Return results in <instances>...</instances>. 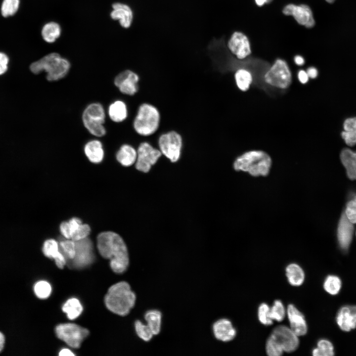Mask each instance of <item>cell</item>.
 I'll return each instance as SVG.
<instances>
[{"mask_svg":"<svg viewBox=\"0 0 356 356\" xmlns=\"http://www.w3.org/2000/svg\"><path fill=\"white\" fill-rule=\"evenodd\" d=\"M317 345V347L312 352L313 356H332L334 355L333 346L328 340H320Z\"/></svg>","mask_w":356,"mask_h":356,"instance_id":"obj_33","label":"cell"},{"mask_svg":"<svg viewBox=\"0 0 356 356\" xmlns=\"http://www.w3.org/2000/svg\"><path fill=\"white\" fill-rule=\"evenodd\" d=\"M236 86L242 91H247L252 84L253 78L251 72L245 68H239L234 73Z\"/></svg>","mask_w":356,"mask_h":356,"instance_id":"obj_29","label":"cell"},{"mask_svg":"<svg viewBox=\"0 0 356 356\" xmlns=\"http://www.w3.org/2000/svg\"><path fill=\"white\" fill-rule=\"evenodd\" d=\"M266 351L269 356H280L284 352L280 345L270 335L266 342Z\"/></svg>","mask_w":356,"mask_h":356,"instance_id":"obj_40","label":"cell"},{"mask_svg":"<svg viewBox=\"0 0 356 356\" xmlns=\"http://www.w3.org/2000/svg\"><path fill=\"white\" fill-rule=\"evenodd\" d=\"M162 155L159 149L153 147L148 142H142L137 149L136 169L144 173L148 172Z\"/></svg>","mask_w":356,"mask_h":356,"instance_id":"obj_11","label":"cell"},{"mask_svg":"<svg viewBox=\"0 0 356 356\" xmlns=\"http://www.w3.org/2000/svg\"><path fill=\"white\" fill-rule=\"evenodd\" d=\"M212 329L215 337L223 342L232 340L236 335L235 328L231 322L226 318H221L215 322Z\"/></svg>","mask_w":356,"mask_h":356,"instance_id":"obj_18","label":"cell"},{"mask_svg":"<svg viewBox=\"0 0 356 356\" xmlns=\"http://www.w3.org/2000/svg\"><path fill=\"white\" fill-rule=\"evenodd\" d=\"M273 0H254L255 4L259 7H262L266 4H269Z\"/></svg>","mask_w":356,"mask_h":356,"instance_id":"obj_49","label":"cell"},{"mask_svg":"<svg viewBox=\"0 0 356 356\" xmlns=\"http://www.w3.org/2000/svg\"><path fill=\"white\" fill-rule=\"evenodd\" d=\"M265 83L275 88L286 89L292 82V75L286 61L277 58L264 75Z\"/></svg>","mask_w":356,"mask_h":356,"instance_id":"obj_6","label":"cell"},{"mask_svg":"<svg viewBox=\"0 0 356 356\" xmlns=\"http://www.w3.org/2000/svg\"><path fill=\"white\" fill-rule=\"evenodd\" d=\"M82 222L78 218H73L68 222H63L60 225V231L66 238L71 239Z\"/></svg>","mask_w":356,"mask_h":356,"instance_id":"obj_32","label":"cell"},{"mask_svg":"<svg viewBox=\"0 0 356 356\" xmlns=\"http://www.w3.org/2000/svg\"><path fill=\"white\" fill-rule=\"evenodd\" d=\"M19 5V0H3L1 12L3 17L14 15L17 11Z\"/></svg>","mask_w":356,"mask_h":356,"instance_id":"obj_41","label":"cell"},{"mask_svg":"<svg viewBox=\"0 0 356 356\" xmlns=\"http://www.w3.org/2000/svg\"><path fill=\"white\" fill-rule=\"evenodd\" d=\"M226 47L239 60H243L252 53L251 43L248 36L241 31L234 32L227 41Z\"/></svg>","mask_w":356,"mask_h":356,"instance_id":"obj_12","label":"cell"},{"mask_svg":"<svg viewBox=\"0 0 356 356\" xmlns=\"http://www.w3.org/2000/svg\"><path fill=\"white\" fill-rule=\"evenodd\" d=\"M76 254L72 260V266L76 269L87 267L94 260L93 244L88 238L75 241Z\"/></svg>","mask_w":356,"mask_h":356,"instance_id":"obj_13","label":"cell"},{"mask_svg":"<svg viewBox=\"0 0 356 356\" xmlns=\"http://www.w3.org/2000/svg\"><path fill=\"white\" fill-rule=\"evenodd\" d=\"M85 153L89 160L93 163L101 162L104 157V150L101 142L96 139L88 142L84 147Z\"/></svg>","mask_w":356,"mask_h":356,"instance_id":"obj_23","label":"cell"},{"mask_svg":"<svg viewBox=\"0 0 356 356\" xmlns=\"http://www.w3.org/2000/svg\"><path fill=\"white\" fill-rule=\"evenodd\" d=\"M354 231L353 223L347 219L344 212L343 213L338 224L337 237L340 248L344 251L348 250L350 246Z\"/></svg>","mask_w":356,"mask_h":356,"instance_id":"obj_16","label":"cell"},{"mask_svg":"<svg viewBox=\"0 0 356 356\" xmlns=\"http://www.w3.org/2000/svg\"><path fill=\"white\" fill-rule=\"evenodd\" d=\"M286 313L285 307L280 300H275L271 307H270V316L273 320L278 322L282 321Z\"/></svg>","mask_w":356,"mask_h":356,"instance_id":"obj_35","label":"cell"},{"mask_svg":"<svg viewBox=\"0 0 356 356\" xmlns=\"http://www.w3.org/2000/svg\"><path fill=\"white\" fill-rule=\"evenodd\" d=\"M270 336L280 345L284 352L292 353L297 350L299 345L298 336L289 327L281 325L276 326Z\"/></svg>","mask_w":356,"mask_h":356,"instance_id":"obj_14","label":"cell"},{"mask_svg":"<svg viewBox=\"0 0 356 356\" xmlns=\"http://www.w3.org/2000/svg\"><path fill=\"white\" fill-rule=\"evenodd\" d=\"M90 228L87 224L82 223L72 238L74 241H79L87 238L89 234Z\"/></svg>","mask_w":356,"mask_h":356,"instance_id":"obj_43","label":"cell"},{"mask_svg":"<svg viewBox=\"0 0 356 356\" xmlns=\"http://www.w3.org/2000/svg\"><path fill=\"white\" fill-rule=\"evenodd\" d=\"M61 28L58 24L50 22L45 24L42 30L44 40L47 43H52L60 36Z\"/></svg>","mask_w":356,"mask_h":356,"instance_id":"obj_31","label":"cell"},{"mask_svg":"<svg viewBox=\"0 0 356 356\" xmlns=\"http://www.w3.org/2000/svg\"><path fill=\"white\" fill-rule=\"evenodd\" d=\"M112 8L111 17L119 20L122 27L129 28L133 20V12L131 7L127 4L117 2L112 5Z\"/></svg>","mask_w":356,"mask_h":356,"instance_id":"obj_20","label":"cell"},{"mask_svg":"<svg viewBox=\"0 0 356 356\" xmlns=\"http://www.w3.org/2000/svg\"><path fill=\"white\" fill-rule=\"evenodd\" d=\"M8 58L4 53L0 52V75L4 73L7 69Z\"/></svg>","mask_w":356,"mask_h":356,"instance_id":"obj_44","label":"cell"},{"mask_svg":"<svg viewBox=\"0 0 356 356\" xmlns=\"http://www.w3.org/2000/svg\"><path fill=\"white\" fill-rule=\"evenodd\" d=\"M285 271L287 280L291 285L298 286L303 283L305 272L299 265L295 263L288 265L286 267Z\"/></svg>","mask_w":356,"mask_h":356,"instance_id":"obj_27","label":"cell"},{"mask_svg":"<svg viewBox=\"0 0 356 356\" xmlns=\"http://www.w3.org/2000/svg\"><path fill=\"white\" fill-rule=\"evenodd\" d=\"M60 356H74L75 354L68 349H63L59 353Z\"/></svg>","mask_w":356,"mask_h":356,"instance_id":"obj_48","label":"cell"},{"mask_svg":"<svg viewBox=\"0 0 356 356\" xmlns=\"http://www.w3.org/2000/svg\"><path fill=\"white\" fill-rule=\"evenodd\" d=\"M182 144V136L174 130L162 134L158 139L161 152L172 162H176L179 160Z\"/></svg>","mask_w":356,"mask_h":356,"instance_id":"obj_8","label":"cell"},{"mask_svg":"<svg viewBox=\"0 0 356 356\" xmlns=\"http://www.w3.org/2000/svg\"><path fill=\"white\" fill-rule=\"evenodd\" d=\"M161 114L154 105L147 102L141 104L133 122V128L139 135L147 137L154 134L159 129Z\"/></svg>","mask_w":356,"mask_h":356,"instance_id":"obj_5","label":"cell"},{"mask_svg":"<svg viewBox=\"0 0 356 356\" xmlns=\"http://www.w3.org/2000/svg\"><path fill=\"white\" fill-rule=\"evenodd\" d=\"M136 300L130 284L120 281L110 286L104 297L105 305L110 312L120 316L128 314Z\"/></svg>","mask_w":356,"mask_h":356,"instance_id":"obj_2","label":"cell"},{"mask_svg":"<svg viewBox=\"0 0 356 356\" xmlns=\"http://www.w3.org/2000/svg\"><path fill=\"white\" fill-rule=\"evenodd\" d=\"M30 68L35 74L44 71L48 81H55L64 78L67 74L70 68V63L59 54L53 52L32 63Z\"/></svg>","mask_w":356,"mask_h":356,"instance_id":"obj_4","label":"cell"},{"mask_svg":"<svg viewBox=\"0 0 356 356\" xmlns=\"http://www.w3.org/2000/svg\"><path fill=\"white\" fill-rule=\"evenodd\" d=\"M62 311L70 320L78 317L82 313L83 307L80 301L75 298L67 300L62 307Z\"/></svg>","mask_w":356,"mask_h":356,"instance_id":"obj_30","label":"cell"},{"mask_svg":"<svg viewBox=\"0 0 356 356\" xmlns=\"http://www.w3.org/2000/svg\"><path fill=\"white\" fill-rule=\"evenodd\" d=\"M5 342L4 336L2 333L0 332V352L3 348Z\"/></svg>","mask_w":356,"mask_h":356,"instance_id":"obj_50","label":"cell"},{"mask_svg":"<svg viewBox=\"0 0 356 356\" xmlns=\"http://www.w3.org/2000/svg\"><path fill=\"white\" fill-rule=\"evenodd\" d=\"M139 81V76L136 73L126 70L116 76L114 84L122 93L134 95L138 90Z\"/></svg>","mask_w":356,"mask_h":356,"instance_id":"obj_15","label":"cell"},{"mask_svg":"<svg viewBox=\"0 0 356 356\" xmlns=\"http://www.w3.org/2000/svg\"><path fill=\"white\" fill-rule=\"evenodd\" d=\"M294 61L299 66H303L305 63L304 58L301 55H296L294 57Z\"/></svg>","mask_w":356,"mask_h":356,"instance_id":"obj_47","label":"cell"},{"mask_svg":"<svg viewBox=\"0 0 356 356\" xmlns=\"http://www.w3.org/2000/svg\"><path fill=\"white\" fill-rule=\"evenodd\" d=\"M306 71L310 79H314L318 76V70L315 67L313 66H311L308 67Z\"/></svg>","mask_w":356,"mask_h":356,"instance_id":"obj_46","label":"cell"},{"mask_svg":"<svg viewBox=\"0 0 356 356\" xmlns=\"http://www.w3.org/2000/svg\"><path fill=\"white\" fill-rule=\"evenodd\" d=\"M297 77L299 81L302 84H306L309 81V77L306 70L301 69L297 74Z\"/></svg>","mask_w":356,"mask_h":356,"instance_id":"obj_45","label":"cell"},{"mask_svg":"<svg viewBox=\"0 0 356 356\" xmlns=\"http://www.w3.org/2000/svg\"><path fill=\"white\" fill-rule=\"evenodd\" d=\"M282 13L292 17L299 25L307 28H313L315 21L311 7L305 3H288L283 7Z\"/></svg>","mask_w":356,"mask_h":356,"instance_id":"obj_10","label":"cell"},{"mask_svg":"<svg viewBox=\"0 0 356 356\" xmlns=\"http://www.w3.org/2000/svg\"><path fill=\"white\" fill-rule=\"evenodd\" d=\"M343 131L341 136L345 143L349 146L356 144V117L346 119L343 124Z\"/></svg>","mask_w":356,"mask_h":356,"instance_id":"obj_24","label":"cell"},{"mask_svg":"<svg viewBox=\"0 0 356 356\" xmlns=\"http://www.w3.org/2000/svg\"><path fill=\"white\" fill-rule=\"evenodd\" d=\"M286 313L291 329L298 337L306 335L308 326L304 314L293 304L288 305Z\"/></svg>","mask_w":356,"mask_h":356,"instance_id":"obj_17","label":"cell"},{"mask_svg":"<svg viewBox=\"0 0 356 356\" xmlns=\"http://www.w3.org/2000/svg\"><path fill=\"white\" fill-rule=\"evenodd\" d=\"M258 316L260 322L265 325H270L273 323V320L270 316V307L265 303H262L259 306Z\"/></svg>","mask_w":356,"mask_h":356,"instance_id":"obj_39","label":"cell"},{"mask_svg":"<svg viewBox=\"0 0 356 356\" xmlns=\"http://www.w3.org/2000/svg\"><path fill=\"white\" fill-rule=\"evenodd\" d=\"M336 322L343 331H349L356 327V306H345L339 311Z\"/></svg>","mask_w":356,"mask_h":356,"instance_id":"obj_19","label":"cell"},{"mask_svg":"<svg viewBox=\"0 0 356 356\" xmlns=\"http://www.w3.org/2000/svg\"><path fill=\"white\" fill-rule=\"evenodd\" d=\"M272 160L270 156L263 150L247 151L234 161V169L249 173L251 176H266L269 173Z\"/></svg>","mask_w":356,"mask_h":356,"instance_id":"obj_3","label":"cell"},{"mask_svg":"<svg viewBox=\"0 0 356 356\" xmlns=\"http://www.w3.org/2000/svg\"><path fill=\"white\" fill-rule=\"evenodd\" d=\"M97 248L100 255L110 260L112 270L116 273L125 272L129 265L126 245L122 238L112 231H104L97 237Z\"/></svg>","mask_w":356,"mask_h":356,"instance_id":"obj_1","label":"cell"},{"mask_svg":"<svg viewBox=\"0 0 356 356\" xmlns=\"http://www.w3.org/2000/svg\"><path fill=\"white\" fill-rule=\"evenodd\" d=\"M324 290L329 294L336 295L338 294L341 287L340 279L335 275H329L325 279L323 283Z\"/></svg>","mask_w":356,"mask_h":356,"instance_id":"obj_34","label":"cell"},{"mask_svg":"<svg viewBox=\"0 0 356 356\" xmlns=\"http://www.w3.org/2000/svg\"><path fill=\"white\" fill-rule=\"evenodd\" d=\"M105 113L102 105L99 103H92L84 110L82 120L85 127L92 135L101 137L106 134L103 125Z\"/></svg>","mask_w":356,"mask_h":356,"instance_id":"obj_7","label":"cell"},{"mask_svg":"<svg viewBox=\"0 0 356 356\" xmlns=\"http://www.w3.org/2000/svg\"><path fill=\"white\" fill-rule=\"evenodd\" d=\"M340 157L348 178L356 180V151L344 148L340 152Z\"/></svg>","mask_w":356,"mask_h":356,"instance_id":"obj_22","label":"cell"},{"mask_svg":"<svg viewBox=\"0 0 356 356\" xmlns=\"http://www.w3.org/2000/svg\"><path fill=\"white\" fill-rule=\"evenodd\" d=\"M55 332L59 339L74 349L79 348L89 333L87 328L72 323L57 325L55 327Z\"/></svg>","mask_w":356,"mask_h":356,"instance_id":"obj_9","label":"cell"},{"mask_svg":"<svg viewBox=\"0 0 356 356\" xmlns=\"http://www.w3.org/2000/svg\"><path fill=\"white\" fill-rule=\"evenodd\" d=\"M146 324L149 326L154 335L159 334L161 329L162 314L157 310L147 311L144 315Z\"/></svg>","mask_w":356,"mask_h":356,"instance_id":"obj_28","label":"cell"},{"mask_svg":"<svg viewBox=\"0 0 356 356\" xmlns=\"http://www.w3.org/2000/svg\"><path fill=\"white\" fill-rule=\"evenodd\" d=\"M108 115L110 118L114 122H123L128 117L126 104L122 100L114 101L109 106Z\"/></svg>","mask_w":356,"mask_h":356,"instance_id":"obj_26","label":"cell"},{"mask_svg":"<svg viewBox=\"0 0 356 356\" xmlns=\"http://www.w3.org/2000/svg\"><path fill=\"white\" fill-rule=\"evenodd\" d=\"M134 328L137 336L145 342L150 341L154 336L149 326L139 320L135 321Z\"/></svg>","mask_w":356,"mask_h":356,"instance_id":"obj_36","label":"cell"},{"mask_svg":"<svg viewBox=\"0 0 356 356\" xmlns=\"http://www.w3.org/2000/svg\"><path fill=\"white\" fill-rule=\"evenodd\" d=\"M116 156L117 161L122 165L130 166L136 162L137 150L131 145L125 144L120 147Z\"/></svg>","mask_w":356,"mask_h":356,"instance_id":"obj_25","label":"cell"},{"mask_svg":"<svg viewBox=\"0 0 356 356\" xmlns=\"http://www.w3.org/2000/svg\"><path fill=\"white\" fill-rule=\"evenodd\" d=\"M326 2L329 3H333L336 0H325Z\"/></svg>","mask_w":356,"mask_h":356,"instance_id":"obj_51","label":"cell"},{"mask_svg":"<svg viewBox=\"0 0 356 356\" xmlns=\"http://www.w3.org/2000/svg\"><path fill=\"white\" fill-rule=\"evenodd\" d=\"M59 246L66 258L72 261L76 254L75 241L72 239H67L60 242Z\"/></svg>","mask_w":356,"mask_h":356,"instance_id":"obj_38","label":"cell"},{"mask_svg":"<svg viewBox=\"0 0 356 356\" xmlns=\"http://www.w3.org/2000/svg\"><path fill=\"white\" fill-rule=\"evenodd\" d=\"M59 247L56 240L49 239L44 243L42 250L45 256L53 259L57 267L62 269L66 264V258L63 253L59 250Z\"/></svg>","mask_w":356,"mask_h":356,"instance_id":"obj_21","label":"cell"},{"mask_svg":"<svg viewBox=\"0 0 356 356\" xmlns=\"http://www.w3.org/2000/svg\"><path fill=\"white\" fill-rule=\"evenodd\" d=\"M36 295L40 299H46L51 294L52 288L50 284L46 281L37 282L34 288Z\"/></svg>","mask_w":356,"mask_h":356,"instance_id":"obj_37","label":"cell"},{"mask_svg":"<svg viewBox=\"0 0 356 356\" xmlns=\"http://www.w3.org/2000/svg\"><path fill=\"white\" fill-rule=\"evenodd\" d=\"M344 213L351 222L356 223V196L348 201Z\"/></svg>","mask_w":356,"mask_h":356,"instance_id":"obj_42","label":"cell"}]
</instances>
